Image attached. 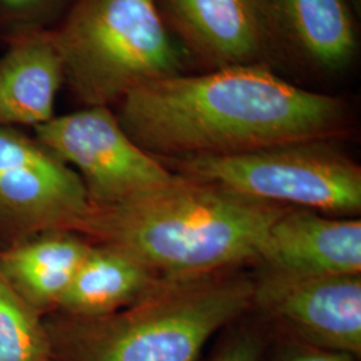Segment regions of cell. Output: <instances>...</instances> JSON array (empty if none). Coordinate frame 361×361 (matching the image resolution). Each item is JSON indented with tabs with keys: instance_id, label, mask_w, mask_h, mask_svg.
<instances>
[{
	"instance_id": "11",
	"label": "cell",
	"mask_w": 361,
	"mask_h": 361,
	"mask_svg": "<svg viewBox=\"0 0 361 361\" xmlns=\"http://www.w3.org/2000/svg\"><path fill=\"white\" fill-rule=\"evenodd\" d=\"M256 264L293 276L360 274L361 221L289 207L271 225Z\"/></svg>"
},
{
	"instance_id": "8",
	"label": "cell",
	"mask_w": 361,
	"mask_h": 361,
	"mask_svg": "<svg viewBox=\"0 0 361 361\" xmlns=\"http://www.w3.org/2000/svg\"><path fill=\"white\" fill-rule=\"evenodd\" d=\"M90 201L75 170L38 141L0 126V222L28 237L77 232Z\"/></svg>"
},
{
	"instance_id": "4",
	"label": "cell",
	"mask_w": 361,
	"mask_h": 361,
	"mask_svg": "<svg viewBox=\"0 0 361 361\" xmlns=\"http://www.w3.org/2000/svg\"><path fill=\"white\" fill-rule=\"evenodd\" d=\"M52 34L65 82L87 107L119 104L143 85L186 74L192 62L155 0H78Z\"/></svg>"
},
{
	"instance_id": "1",
	"label": "cell",
	"mask_w": 361,
	"mask_h": 361,
	"mask_svg": "<svg viewBox=\"0 0 361 361\" xmlns=\"http://www.w3.org/2000/svg\"><path fill=\"white\" fill-rule=\"evenodd\" d=\"M116 116L130 138L159 161L337 141L350 123L344 99L295 86L267 65L155 80L129 92Z\"/></svg>"
},
{
	"instance_id": "16",
	"label": "cell",
	"mask_w": 361,
	"mask_h": 361,
	"mask_svg": "<svg viewBox=\"0 0 361 361\" xmlns=\"http://www.w3.org/2000/svg\"><path fill=\"white\" fill-rule=\"evenodd\" d=\"M265 349V336L252 326H243L221 347L212 361H259Z\"/></svg>"
},
{
	"instance_id": "5",
	"label": "cell",
	"mask_w": 361,
	"mask_h": 361,
	"mask_svg": "<svg viewBox=\"0 0 361 361\" xmlns=\"http://www.w3.org/2000/svg\"><path fill=\"white\" fill-rule=\"evenodd\" d=\"M161 162L182 177L273 205L337 217H356L361 210L360 166L336 141L286 143L245 154Z\"/></svg>"
},
{
	"instance_id": "6",
	"label": "cell",
	"mask_w": 361,
	"mask_h": 361,
	"mask_svg": "<svg viewBox=\"0 0 361 361\" xmlns=\"http://www.w3.org/2000/svg\"><path fill=\"white\" fill-rule=\"evenodd\" d=\"M35 134L38 142L75 170L92 207L126 204L178 177L134 142L106 106L54 116L35 128Z\"/></svg>"
},
{
	"instance_id": "13",
	"label": "cell",
	"mask_w": 361,
	"mask_h": 361,
	"mask_svg": "<svg viewBox=\"0 0 361 361\" xmlns=\"http://www.w3.org/2000/svg\"><path fill=\"white\" fill-rule=\"evenodd\" d=\"M91 247L77 233H38L0 252V269L13 289L43 314L58 308Z\"/></svg>"
},
{
	"instance_id": "7",
	"label": "cell",
	"mask_w": 361,
	"mask_h": 361,
	"mask_svg": "<svg viewBox=\"0 0 361 361\" xmlns=\"http://www.w3.org/2000/svg\"><path fill=\"white\" fill-rule=\"evenodd\" d=\"M255 308L296 344L360 357V274L293 276L261 268L253 279Z\"/></svg>"
},
{
	"instance_id": "2",
	"label": "cell",
	"mask_w": 361,
	"mask_h": 361,
	"mask_svg": "<svg viewBox=\"0 0 361 361\" xmlns=\"http://www.w3.org/2000/svg\"><path fill=\"white\" fill-rule=\"evenodd\" d=\"M288 209L178 174L138 200L91 205L75 233L159 276L201 274L257 262L271 225Z\"/></svg>"
},
{
	"instance_id": "17",
	"label": "cell",
	"mask_w": 361,
	"mask_h": 361,
	"mask_svg": "<svg viewBox=\"0 0 361 361\" xmlns=\"http://www.w3.org/2000/svg\"><path fill=\"white\" fill-rule=\"evenodd\" d=\"M295 347L289 349L280 361H359V357L350 356L347 353L324 350V349L313 348L308 345H301L293 343Z\"/></svg>"
},
{
	"instance_id": "10",
	"label": "cell",
	"mask_w": 361,
	"mask_h": 361,
	"mask_svg": "<svg viewBox=\"0 0 361 361\" xmlns=\"http://www.w3.org/2000/svg\"><path fill=\"white\" fill-rule=\"evenodd\" d=\"M273 58L319 74H337L355 61L359 38L349 0H255Z\"/></svg>"
},
{
	"instance_id": "19",
	"label": "cell",
	"mask_w": 361,
	"mask_h": 361,
	"mask_svg": "<svg viewBox=\"0 0 361 361\" xmlns=\"http://www.w3.org/2000/svg\"><path fill=\"white\" fill-rule=\"evenodd\" d=\"M349 1H350V3H352V6H353V8H357V10H359V8H360L361 0H349Z\"/></svg>"
},
{
	"instance_id": "9",
	"label": "cell",
	"mask_w": 361,
	"mask_h": 361,
	"mask_svg": "<svg viewBox=\"0 0 361 361\" xmlns=\"http://www.w3.org/2000/svg\"><path fill=\"white\" fill-rule=\"evenodd\" d=\"M170 32L209 71L267 65L273 52L255 0H155Z\"/></svg>"
},
{
	"instance_id": "12",
	"label": "cell",
	"mask_w": 361,
	"mask_h": 361,
	"mask_svg": "<svg viewBox=\"0 0 361 361\" xmlns=\"http://www.w3.org/2000/svg\"><path fill=\"white\" fill-rule=\"evenodd\" d=\"M63 82V62L52 32L15 43L0 59V126L35 129L51 121Z\"/></svg>"
},
{
	"instance_id": "3",
	"label": "cell",
	"mask_w": 361,
	"mask_h": 361,
	"mask_svg": "<svg viewBox=\"0 0 361 361\" xmlns=\"http://www.w3.org/2000/svg\"><path fill=\"white\" fill-rule=\"evenodd\" d=\"M240 268L159 276L140 300L99 317L47 324L54 361H197L209 338L252 310Z\"/></svg>"
},
{
	"instance_id": "18",
	"label": "cell",
	"mask_w": 361,
	"mask_h": 361,
	"mask_svg": "<svg viewBox=\"0 0 361 361\" xmlns=\"http://www.w3.org/2000/svg\"><path fill=\"white\" fill-rule=\"evenodd\" d=\"M44 0H0V3L11 10H26L35 7L40 3H43Z\"/></svg>"
},
{
	"instance_id": "15",
	"label": "cell",
	"mask_w": 361,
	"mask_h": 361,
	"mask_svg": "<svg viewBox=\"0 0 361 361\" xmlns=\"http://www.w3.org/2000/svg\"><path fill=\"white\" fill-rule=\"evenodd\" d=\"M42 316L0 269V361H54L51 338Z\"/></svg>"
},
{
	"instance_id": "14",
	"label": "cell",
	"mask_w": 361,
	"mask_h": 361,
	"mask_svg": "<svg viewBox=\"0 0 361 361\" xmlns=\"http://www.w3.org/2000/svg\"><path fill=\"white\" fill-rule=\"evenodd\" d=\"M158 277L118 249L92 245L56 310L73 317L110 314L140 300Z\"/></svg>"
}]
</instances>
